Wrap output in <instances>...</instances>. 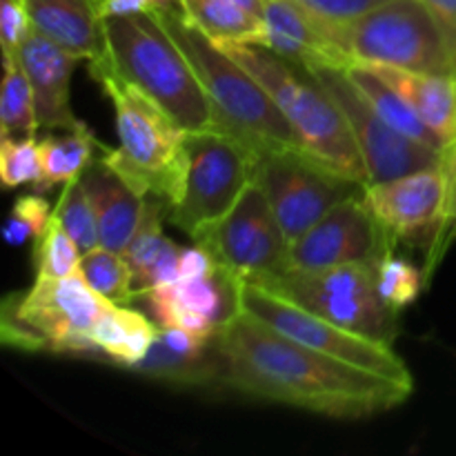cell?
Wrapping results in <instances>:
<instances>
[{
	"instance_id": "cell-1",
	"label": "cell",
	"mask_w": 456,
	"mask_h": 456,
	"mask_svg": "<svg viewBox=\"0 0 456 456\" xmlns=\"http://www.w3.org/2000/svg\"><path fill=\"white\" fill-rule=\"evenodd\" d=\"M221 386L252 399L289 405L330 419H368L412 396L381 374L312 350L240 312L216 334Z\"/></svg>"
},
{
	"instance_id": "cell-2",
	"label": "cell",
	"mask_w": 456,
	"mask_h": 456,
	"mask_svg": "<svg viewBox=\"0 0 456 456\" xmlns=\"http://www.w3.org/2000/svg\"><path fill=\"white\" fill-rule=\"evenodd\" d=\"M154 13L194 67L218 129L239 138L256 159L274 151L303 150L270 92L216 40L187 20L181 4H165Z\"/></svg>"
},
{
	"instance_id": "cell-3",
	"label": "cell",
	"mask_w": 456,
	"mask_h": 456,
	"mask_svg": "<svg viewBox=\"0 0 456 456\" xmlns=\"http://www.w3.org/2000/svg\"><path fill=\"white\" fill-rule=\"evenodd\" d=\"M98 58L154 101L183 132L216 127L194 67L154 12L105 16V52Z\"/></svg>"
},
{
	"instance_id": "cell-4",
	"label": "cell",
	"mask_w": 456,
	"mask_h": 456,
	"mask_svg": "<svg viewBox=\"0 0 456 456\" xmlns=\"http://www.w3.org/2000/svg\"><path fill=\"white\" fill-rule=\"evenodd\" d=\"M216 43L270 92L307 154L368 185L363 156L350 123L310 67L258 45L239 40Z\"/></svg>"
},
{
	"instance_id": "cell-5",
	"label": "cell",
	"mask_w": 456,
	"mask_h": 456,
	"mask_svg": "<svg viewBox=\"0 0 456 456\" xmlns=\"http://www.w3.org/2000/svg\"><path fill=\"white\" fill-rule=\"evenodd\" d=\"M89 74L114 105L120 141L118 150H105L102 163L136 194L156 196L169 208L181 178L185 132L145 94L120 80L101 58L89 61Z\"/></svg>"
},
{
	"instance_id": "cell-6",
	"label": "cell",
	"mask_w": 456,
	"mask_h": 456,
	"mask_svg": "<svg viewBox=\"0 0 456 456\" xmlns=\"http://www.w3.org/2000/svg\"><path fill=\"white\" fill-rule=\"evenodd\" d=\"M325 38L350 65L456 74V58L423 0H387L347 22H321Z\"/></svg>"
},
{
	"instance_id": "cell-7",
	"label": "cell",
	"mask_w": 456,
	"mask_h": 456,
	"mask_svg": "<svg viewBox=\"0 0 456 456\" xmlns=\"http://www.w3.org/2000/svg\"><path fill=\"white\" fill-rule=\"evenodd\" d=\"M110 305L80 272L67 279H36L22 297L4 301L0 337L4 346L25 352L96 359L92 330Z\"/></svg>"
},
{
	"instance_id": "cell-8",
	"label": "cell",
	"mask_w": 456,
	"mask_h": 456,
	"mask_svg": "<svg viewBox=\"0 0 456 456\" xmlns=\"http://www.w3.org/2000/svg\"><path fill=\"white\" fill-rule=\"evenodd\" d=\"M258 159L218 127L185 132L178 190L167 208L172 225L191 240L216 225L254 183Z\"/></svg>"
},
{
	"instance_id": "cell-9",
	"label": "cell",
	"mask_w": 456,
	"mask_h": 456,
	"mask_svg": "<svg viewBox=\"0 0 456 456\" xmlns=\"http://www.w3.org/2000/svg\"><path fill=\"white\" fill-rule=\"evenodd\" d=\"M256 285L341 328L377 341L395 343L399 312L390 310L379 297L377 267H288Z\"/></svg>"
},
{
	"instance_id": "cell-10",
	"label": "cell",
	"mask_w": 456,
	"mask_h": 456,
	"mask_svg": "<svg viewBox=\"0 0 456 456\" xmlns=\"http://www.w3.org/2000/svg\"><path fill=\"white\" fill-rule=\"evenodd\" d=\"M240 310L321 354L414 387L412 374L405 361L395 352L392 343L377 341V338L341 328L256 283H243Z\"/></svg>"
},
{
	"instance_id": "cell-11",
	"label": "cell",
	"mask_w": 456,
	"mask_h": 456,
	"mask_svg": "<svg viewBox=\"0 0 456 456\" xmlns=\"http://www.w3.org/2000/svg\"><path fill=\"white\" fill-rule=\"evenodd\" d=\"M254 183L270 200L289 243L301 239L330 209L363 194V183L346 176L303 150L258 159Z\"/></svg>"
},
{
	"instance_id": "cell-12",
	"label": "cell",
	"mask_w": 456,
	"mask_h": 456,
	"mask_svg": "<svg viewBox=\"0 0 456 456\" xmlns=\"http://www.w3.org/2000/svg\"><path fill=\"white\" fill-rule=\"evenodd\" d=\"M245 283H258L289 267L292 243L256 183L214 227L194 240Z\"/></svg>"
},
{
	"instance_id": "cell-13",
	"label": "cell",
	"mask_w": 456,
	"mask_h": 456,
	"mask_svg": "<svg viewBox=\"0 0 456 456\" xmlns=\"http://www.w3.org/2000/svg\"><path fill=\"white\" fill-rule=\"evenodd\" d=\"M312 71L325 85V89L332 94V98L338 102L347 123H350L356 145L363 156L368 185L444 165L445 154H445H441L432 147L403 136L399 129H395L386 118L379 116V111L370 105L368 98L352 83L346 67H314Z\"/></svg>"
},
{
	"instance_id": "cell-14",
	"label": "cell",
	"mask_w": 456,
	"mask_h": 456,
	"mask_svg": "<svg viewBox=\"0 0 456 456\" xmlns=\"http://www.w3.org/2000/svg\"><path fill=\"white\" fill-rule=\"evenodd\" d=\"M448 154L439 167L396 176L392 181L365 185L363 200L370 212L396 240H432L436 263L450 243L448 205H450Z\"/></svg>"
},
{
	"instance_id": "cell-15",
	"label": "cell",
	"mask_w": 456,
	"mask_h": 456,
	"mask_svg": "<svg viewBox=\"0 0 456 456\" xmlns=\"http://www.w3.org/2000/svg\"><path fill=\"white\" fill-rule=\"evenodd\" d=\"M396 239L370 212L363 194L330 209L292 243L289 267L370 265L377 267L395 249Z\"/></svg>"
},
{
	"instance_id": "cell-16",
	"label": "cell",
	"mask_w": 456,
	"mask_h": 456,
	"mask_svg": "<svg viewBox=\"0 0 456 456\" xmlns=\"http://www.w3.org/2000/svg\"><path fill=\"white\" fill-rule=\"evenodd\" d=\"M245 281L223 265L194 279H176L151 289L147 303L160 328H183L200 338H214L240 312Z\"/></svg>"
},
{
	"instance_id": "cell-17",
	"label": "cell",
	"mask_w": 456,
	"mask_h": 456,
	"mask_svg": "<svg viewBox=\"0 0 456 456\" xmlns=\"http://www.w3.org/2000/svg\"><path fill=\"white\" fill-rule=\"evenodd\" d=\"M13 56L31 85L38 127L62 132L83 129L85 125L76 118L69 102L71 74L80 58L71 56L34 29L27 34Z\"/></svg>"
},
{
	"instance_id": "cell-18",
	"label": "cell",
	"mask_w": 456,
	"mask_h": 456,
	"mask_svg": "<svg viewBox=\"0 0 456 456\" xmlns=\"http://www.w3.org/2000/svg\"><path fill=\"white\" fill-rule=\"evenodd\" d=\"M261 29L248 40L279 56L310 67H347L321 29L319 18L303 9L297 0H263Z\"/></svg>"
},
{
	"instance_id": "cell-19",
	"label": "cell",
	"mask_w": 456,
	"mask_h": 456,
	"mask_svg": "<svg viewBox=\"0 0 456 456\" xmlns=\"http://www.w3.org/2000/svg\"><path fill=\"white\" fill-rule=\"evenodd\" d=\"M132 370L172 386H221V352L216 337L200 338L183 328H160L151 350Z\"/></svg>"
},
{
	"instance_id": "cell-20",
	"label": "cell",
	"mask_w": 456,
	"mask_h": 456,
	"mask_svg": "<svg viewBox=\"0 0 456 456\" xmlns=\"http://www.w3.org/2000/svg\"><path fill=\"white\" fill-rule=\"evenodd\" d=\"M31 29L80 61L105 52L102 0H25Z\"/></svg>"
},
{
	"instance_id": "cell-21",
	"label": "cell",
	"mask_w": 456,
	"mask_h": 456,
	"mask_svg": "<svg viewBox=\"0 0 456 456\" xmlns=\"http://www.w3.org/2000/svg\"><path fill=\"white\" fill-rule=\"evenodd\" d=\"M80 181L96 212L101 245L123 254L142 218L145 196L136 194L102 159H94Z\"/></svg>"
},
{
	"instance_id": "cell-22",
	"label": "cell",
	"mask_w": 456,
	"mask_h": 456,
	"mask_svg": "<svg viewBox=\"0 0 456 456\" xmlns=\"http://www.w3.org/2000/svg\"><path fill=\"white\" fill-rule=\"evenodd\" d=\"M163 216H167V205L156 196H145L138 230L123 252L132 270V298L147 297L151 289L178 279L183 249L163 234Z\"/></svg>"
},
{
	"instance_id": "cell-23",
	"label": "cell",
	"mask_w": 456,
	"mask_h": 456,
	"mask_svg": "<svg viewBox=\"0 0 456 456\" xmlns=\"http://www.w3.org/2000/svg\"><path fill=\"white\" fill-rule=\"evenodd\" d=\"M372 69H377L410 102L419 118L439 134L445 145H456V74H421L395 67Z\"/></svg>"
},
{
	"instance_id": "cell-24",
	"label": "cell",
	"mask_w": 456,
	"mask_h": 456,
	"mask_svg": "<svg viewBox=\"0 0 456 456\" xmlns=\"http://www.w3.org/2000/svg\"><path fill=\"white\" fill-rule=\"evenodd\" d=\"M159 330V325L141 312L111 303L92 330L96 359L101 356L118 368L132 370L151 350Z\"/></svg>"
},
{
	"instance_id": "cell-25",
	"label": "cell",
	"mask_w": 456,
	"mask_h": 456,
	"mask_svg": "<svg viewBox=\"0 0 456 456\" xmlns=\"http://www.w3.org/2000/svg\"><path fill=\"white\" fill-rule=\"evenodd\" d=\"M346 69L347 74H350L352 83L359 87V92L368 98L370 105H372L374 110L379 111V116L386 118L392 127L399 129L403 136L421 142V145H428L432 147V150L441 151V154H445V151L450 150V147L441 141L439 134L432 132V129L419 118V114L410 107V102L405 101V98L401 96V94L396 92L377 69H372V67L368 65H356V62L346 67Z\"/></svg>"
},
{
	"instance_id": "cell-26",
	"label": "cell",
	"mask_w": 456,
	"mask_h": 456,
	"mask_svg": "<svg viewBox=\"0 0 456 456\" xmlns=\"http://www.w3.org/2000/svg\"><path fill=\"white\" fill-rule=\"evenodd\" d=\"M96 147L101 142L94 138L85 125L78 132H67V136H47L38 141L43 183L38 191H47L52 185H67L85 174V169L96 159Z\"/></svg>"
},
{
	"instance_id": "cell-27",
	"label": "cell",
	"mask_w": 456,
	"mask_h": 456,
	"mask_svg": "<svg viewBox=\"0 0 456 456\" xmlns=\"http://www.w3.org/2000/svg\"><path fill=\"white\" fill-rule=\"evenodd\" d=\"M187 20L214 40L248 43L261 29V16L232 0H178Z\"/></svg>"
},
{
	"instance_id": "cell-28",
	"label": "cell",
	"mask_w": 456,
	"mask_h": 456,
	"mask_svg": "<svg viewBox=\"0 0 456 456\" xmlns=\"http://www.w3.org/2000/svg\"><path fill=\"white\" fill-rule=\"evenodd\" d=\"M3 98H0V125L3 136H34L38 129L34 107V94L25 71L18 65L13 53H4Z\"/></svg>"
},
{
	"instance_id": "cell-29",
	"label": "cell",
	"mask_w": 456,
	"mask_h": 456,
	"mask_svg": "<svg viewBox=\"0 0 456 456\" xmlns=\"http://www.w3.org/2000/svg\"><path fill=\"white\" fill-rule=\"evenodd\" d=\"M80 274L87 281L94 292L101 294L105 301L125 305L132 298V270L123 254L107 249L102 245L83 254Z\"/></svg>"
},
{
	"instance_id": "cell-30",
	"label": "cell",
	"mask_w": 456,
	"mask_h": 456,
	"mask_svg": "<svg viewBox=\"0 0 456 456\" xmlns=\"http://www.w3.org/2000/svg\"><path fill=\"white\" fill-rule=\"evenodd\" d=\"M53 214L83 254L101 245L96 212H94V205L80 178L67 183Z\"/></svg>"
},
{
	"instance_id": "cell-31",
	"label": "cell",
	"mask_w": 456,
	"mask_h": 456,
	"mask_svg": "<svg viewBox=\"0 0 456 456\" xmlns=\"http://www.w3.org/2000/svg\"><path fill=\"white\" fill-rule=\"evenodd\" d=\"M428 274L405 258L387 254L377 265V289L381 301L390 310L401 312L421 297Z\"/></svg>"
},
{
	"instance_id": "cell-32",
	"label": "cell",
	"mask_w": 456,
	"mask_h": 456,
	"mask_svg": "<svg viewBox=\"0 0 456 456\" xmlns=\"http://www.w3.org/2000/svg\"><path fill=\"white\" fill-rule=\"evenodd\" d=\"M36 256V279H67L80 272L83 252L76 245V240L67 234L65 227L53 214V221L43 239L38 240V248L34 249Z\"/></svg>"
},
{
	"instance_id": "cell-33",
	"label": "cell",
	"mask_w": 456,
	"mask_h": 456,
	"mask_svg": "<svg viewBox=\"0 0 456 456\" xmlns=\"http://www.w3.org/2000/svg\"><path fill=\"white\" fill-rule=\"evenodd\" d=\"M0 178L7 190L18 185H31L36 191L43 183V165H40L38 141L34 136H3L0 145Z\"/></svg>"
},
{
	"instance_id": "cell-34",
	"label": "cell",
	"mask_w": 456,
	"mask_h": 456,
	"mask_svg": "<svg viewBox=\"0 0 456 456\" xmlns=\"http://www.w3.org/2000/svg\"><path fill=\"white\" fill-rule=\"evenodd\" d=\"M53 209L49 200L38 194H27L13 203L12 214L4 223L3 236L12 248H20L29 240H40L53 221Z\"/></svg>"
},
{
	"instance_id": "cell-35",
	"label": "cell",
	"mask_w": 456,
	"mask_h": 456,
	"mask_svg": "<svg viewBox=\"0 0 456 456\" xmlns=\"http://www.w3.org/2000/svg\"><path fill=\"white\" fill-rule=\"evenodd\" d=\"M297 3L321 22H347L387 0H297Z\"/></svg>"
},
{
	"instance_id": "cell-36",
	"label": "cell",
	"mask_w": 456,
	"mask_h": 456,
	"mask_svg": "<svg viewBox=\"0 0 456 456\" xmlns=\"http://www.w3.org/2000/svg\"><path fill=\"white\" fill-rule=\"evenodd\" d=\"M31 31L29 13L25 0H3L0 3V34H3V52L16 53L22 40Z\"/></svg>"
},
{
	"instance_id": "cell-37",
	"label": "cell",
	"mask_w": 456,
	"mask_h": 456,
	"mask_svg": "<svg viewBox=\"0 0 456 456\" xmlns=\"http://www.w3.org/2000/svg\"><path fill=\"white\" fill-rule=\"evenodd\" d=\"M216 267V261L205 248H187L181 252L178 261V279H194V276H205Z\"/></svg>"
},
{
	"instance_id": "cell-38",
	"label": "cell",
	"mask_w": 456,
	"mask_h": 456,
	"mask_svg": "<svg viewBox=\"0 0 456 456\" xmlns=\"http://www.w3.org/2000/svg\"><path fill=\"white\" fill-rule=\"evenodd\" d=\"M423 3L439 20L441 29H444L450 49H452L456 58V0H423Z\"/></svg>"
},
{
	"instance_id": "cell-39",
	"label": "cell",
	"mask_w": 456,
	"mask_h": 456,
	"mask_svg": "<svg viewBox=\"0 0 456 456\" xmlns=\"http://www.w3.org/2000/svg\"><path fill=\"white\" fill-rule=\"evenodd\" d=\"M178 0H102L105 16H129V13H147L154 9L174 4Z\"/></svg>"
},
{
	"instance_id": "cell-40",
	"label": "cell",
	"mask_w": 456,
	"mask_h": 456,
	"mask_svg": "<svg viewBox=\"0 0 456 456\" xmlns=\"http://www.w3.org/2000/svg\"><path fill=\"white\" fill-rule=\"evenodd\" d=\"M232 3H239L240 7L249 9L256 16H263V0H232Z\"/></svg>"
}]
</instances>
